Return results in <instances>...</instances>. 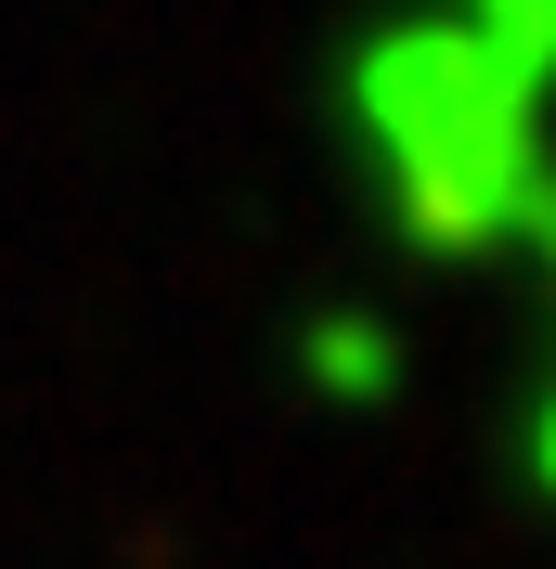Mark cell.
I'll return each mask as SVG.
<instances>
[{"instance_id":"6da1fadb","label":"cell","mask_w":556,"mask_h":569,"mask_svg":"<svg viewBox=\"0 0 556 569\" xmlns=\"http://www.w3.org/2000/svg\"><path fill=\"white\" fill-rule=\"evenodd\" d=\"M349 130H363L388 208L415 220L427 247H492V233H530L556 208V181H544V78L518 52H492L466 13H415V27L363 39Z\"/></svg>"},{"instance_id":"7a4b0ae2","label":"cell","mask_w":556,"mask_h":569,"mask_svg":"<svg viewBox=\"0 0 556 569\" xmlns=\"http://www.w3.org/2000/svg\"><path fill=\"white\" fill-rule=\"evenodd\" d=\"M453 13H466L492 52H518L530 78H556V0H453Z\"/></svg>"},{"instance_id":"3957f363","label":"cell","mask_w":556,"mask_h":569,"mask_svg":"<svg viewBox=\"0 0 556 569\" xmlns=\"http://www.w3.org/2000/svg\"><path fill=\"white\" fill-rule=\"evenodd\" d=\"M530 233H544V247H556V208L530 220ZM544 479H556V401H544Z\"/></svg>"}]
</instances>
